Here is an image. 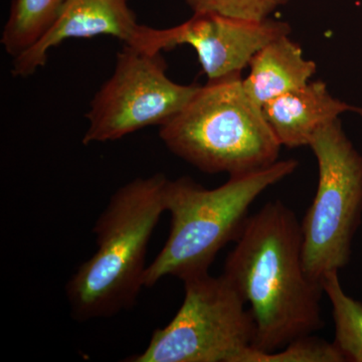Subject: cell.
Masks as SVG:
<instances>
[{
	"instance_id": "8992f818",
	"label": "cell",
	"mask_w": 362,
	"mask_h": 362,
	"mask_svg": "<svg viewBox=\"0 0 362 362\" xmlns=\"http://www.w3.org/2000/svg\"><path fill=\"white\" fill-rule=\"evenodd\" d=\"M185 283L182 305L148 346L130 362H240L251 349L255 320L240 293L221 275L194 276Z\"/></svg>"
},
{
	"instance_id": "8fae6325",
	"label": "cell",
	"mask_w": 362,
	"mask_h": 362,
	"mask_svg": "<svg viewBox=\"0 0 362 362\" xmlns=\"http://www.w3.org/2000/svg\"><path fill=\"white\" fill-rule=\"evenodd\" d=\"M249 66L243 85L247 96L261 108L267 102L303 87L317 70L316 64L305 58L301 47L289 35L266 45L252 57Z\"/></svg>"
},
{
	"instance_id": "9c48e42d",
	"label": "cell",
	"mask_w": 362,
	"mask_h": 362,
	"mask_svg": "<svg viewBox=\"0 0 362 362\" xmlns=\"http://www.w3.org/2000/svg\"><path fill=\"white\" fill-rule=\"evenodd\" d=\"M142 25L129 0H66L58 18L33 47L13 59L14 77L26 78L45 66L47 52L66 40L110 35L135 47Z\"/></svg>"
},
{
	"instance_id": "30bf717a",
	"label": "cell",
	"mask_w": 362,
	"mask_h": 362,
	"mask_svg": "<svg viewBox=\"0 0 362 362\" xmlns=\"http://www.w3.org/2000/svg\"><path fill=\"white\" fill-rule=\"evenodd\" d=\"M354 110V106L333 97L322 81H310L262 107L278 141L291 149L309 146L322 126L337 120L344 112Z\"/></svg>"
},
{
	"instance_id": "7c38bea8",
	"label": "cell",
	"mask_w": 362,
	"mask_h": 362,
	"mask_svg": "<svg viewBox=\"0 0 362 362\" xmlns=\"http://www.w3.org/2000/svg\"><path fill=\"white\" fill-rule=\"evenodd\" d=\"M66 0H13L1 33L4 51L16 57L33 47L49 32Z\"/></svg>"
},
{
	"instance_id": "ba28073f",
	"label": "cell",
	"mask_w": 362,
	"mask_h": 362,
	"mask_svg": "<svg viewBox=\"0 0 362 362\" xmlns=\"http://www.w3.org/2000/svg\"><path fill=\"white\" fill-rule=\"evenodd\" d=\"M290 33L291 26L285 21L201 13H194L180 25L164 30L142 25L135 47L161 52L177 45H190L197 52L207 82H216L240 75L259 49Z\"/></svg>"
},
{
	"instance_id": "2e32d148",
	"label": "cell",
	"mask_w": 362,
	"mask_h": 362,
	"mask_svg": "<svg viewBox=\"0 0 362 362\" xmlns=\"http://www.w3.org/2000/svg\"><path fill=\"white\" fill-rule=\"evenodd\" d=\"M354 112H356L358 115L362 117V108H359V107H354Z\"/></svg>"
},
{
	"instance_id": "5b68a950",
	"label": "cell",
	"mask_w": 362,
	"mask_h": 362,
	"mask_svg": "<svg viewBox=\"0 0 362 362\" xmlns=\"http://www.w3.org/2000/svg\"><path fill=\"white\" fill-rule=\"evenodd\" d=\"M318 164V185L301 223L302 257L307 275L324 276L349 263L362 216V156L341 121L325 124L309 144Z\"/></svg>"
},
{
	"instance_id": "4fadbf2b",
	"label": "cell",
	"mask_w": 362,
	"mask_h": 362,
	"mask_svg": "<svg viewBox=\"0 0 362 362\" xmlns=\"http://www.w3.org/2000/svg\"><path fill=\"white\" fill-rule=\"evenodd\" d=\"M321 284L332 306L335 328L333 344L344 362H362V302L344 292L338 272L324 276Z\"/></svg>"
},
{
	"instance_id": "3957f363",
	"label": "cell",
	"mask_w": 362,
	"mask_h": 362,
	"mask_svg": "<svg viewBox=\"0 0 362 362\" xmlns=\"http://www.w3.org/2000/svg\"><path fill=\"white\" fill-rule=\"evenodd\" d=\"M298 164L294 159L279 160L261 170L230 176L213 189L189 177L168 180L165 206L171 216L170 233L160 252L146 267L144 287H153L168 276L185 281L209 273L221 250L239 238L252 202L291 175Z\"/></svg>"
},
{
	"instance_id": "5bb4252c",
	"label": "cell",
	"mask_w": 362,
	"mask_h": 362,
	"mask_svg": "<svg viewBox=\"0 0 362 362\" xmlns=\"http://www.w3.org/2000/svg\"><path fill=\"white\" fill-rule=\"evenodd\" d=\"M240 362H344L333 342L307 335L274 352L249 349Z\"/></svg>"
},
{
	"instance_id": "6da1fadb",
	"label": "cell",
	"mask_w": 362,
	"mask_h": 362,
	"mask_svg": "<svg viewBox=\"0 0 362 362\" xmlns=\"http://www.w3.org/2000/svg\"><path fill=\"white\" fill-rule=\"evenodd\" d=\"M223 275L250 305L252 349L278 351L323 327L322 284L305 272L301 223L282 202L247 218Z\"/></svg>"
},
{
	"instance_id": "52a82bcc",
	"label": "cell",
	"mask_w": 362,
	"mask_h": 362,
	"mask_svg": "<svg viewBox=\"0 0 362 362\" xmlns=\"http://www.w3.org/2000/svg\"><path fill=\"white\" fill-rule=\"evenodd\" d=\"M199 88L173 82L161 52L124 45L113 74L90 101L83 144L115 141L150 126L163 125Z\"/></svg>"
},
{
	"instance_id": "9a60e30c",
	"label": "cell",
	"mask_w": 362,
	"mask_h": 362,
	"mask_svg": "<svg viewBox=\"0 0 362 362\" xmlns=\"http://www.w3.org/2000/svg\"><path fill=\"white\" fill-rule=\"evenodd\" d=\"M291 0H185L194 13H214L246 20L270 18Z\"/></svg>"
},
{
	"instance_id": "7a4b0ae2",
	"label": "cell",
	"mask_w": 362,
	"mask_h": 362,
	"mask_svg": "<svg viewBox=\"0 0 362 362\" xmlns=\"http://www.w3.org/2000/svg\"><path fill=\"white\" fill-rule=\"evenodd\" d=\"M168 178H137L112 195L95 223L97 251L71 276L66 297L77 320L116 315L135 303L144 287L150 238L166 211Z\"/></svg>"
},
{
	"instance_id": "277c9868",
	"label": "cell",
	"mask_w": 362,
	"mask_h": 362,
	"mask_svg": "<svg viewBox=\"0 0 362 362\" xmlns=\"http://www.w3.org/2000/svg\"><path fill=\"white\" fill-rule=\"evenodd\" d=\"M159 136L173 154L211 175H242L269 168L279 161L282 148L240 75L201 86L187 106L160 126Z\"/></svg>"
}]
</instances>
